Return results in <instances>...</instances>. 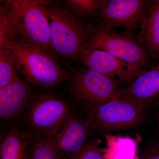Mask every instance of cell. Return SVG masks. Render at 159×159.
<instances>
[{
    "label": "cell",
    "instance_id": "obj_19",
    "mask_svg": "<svg viewBox=\"0 0 159 159\" xmlns=\"http://www.w3.org/2000/svg\"><path fill=\"white\" fill-rule=\"evenodd\" d=\"M74 159H104L99 140L94 139L89 141Z\"/></svg>",
    "mask_w": 159,
    "mask_h": 159
},
{
    "label": "cell",
    "instance_id": "obj_8",
    "mask_svg": "<svg viewBox=\"0 0 159 159\" xmlns=\"http://www.w3.org/2000/svg\"><path fill=\"white\" fill-rule=\"evenodd\" d=\"M86 68L119 83H131L145 71L143 68L114 57L105 51L89 48L86 43L79 55Z\"/></svg>",
    "mask_w": 159,
    "mask_h": 159
},
{
    "label": "cell",
    "instance_id": "obj_9",
    "mask_svg": "<svg viewBox=\"0 0 159 159\" xmlns=\"http://www.w3.org/2000/svg\"><path fill=\"white\" fill-rule=\"evenodd\" d=\"M91 128L93 126L86 117L72 112L59 127L46 135L54 142L59 159H74L88 142Z\"/></svg>",
    "mask_w": 159,
    "mask_h": 159
},
{
    "label": "cell",
    "instance_id": "obj_7",
    "mask_svg": "<svg viewBox=\"0 0 159 159\" xmlns=\"http://www.w3.org/2000/svg\"><path fill=\"white\" fill-rule=\"evenodd\" d=\"M86 44L143 68L149 62L147 51L133 37L126 33H117L102 27L91 35Z\"/></svg>",
    "mask_w": 159,
    "mask_h": 159
},
{
    "label": "cell",
    "instance_id": "obj_15",
    "mask_svg": "<svg viewBox=\"0 0 159 159\" xmlns=\"http://www.w3.org/2000/svg\"><path fill=\"white\" fill-rule=\"evenodd\" d=\"M104 159H138V143L130 137L106 136Z\"/></svg>",
    "mask_w": 159,
    "mask_h": 159
},
{
    "label": "cell",
    "instance_id": "obj_1",
    "mask_svg": "<svg viewBox=\"0 0 159 159\" xmlns=\"http://www.w3.org/2000/svg\"><path fill=\"white\" fill-rule=\"evenodd\" d=\"M44 1H9L1 13L0 44L22 43L52 55L48 24L40 7Z\"/></svg>",
    "mask_w": 159,
    "mask_h": 159
},
{
    "label": "cell",
    "instance_id": "obj_5",
    "mask_svg": "<svg viewBox=\"0 0 159 159\" xmlns=\"http://www.w3.org/2000/svg\"><path fill=\"white\" fill-rule=\"evenodd\" d=\"M83 110L93 128L108 131L136 126L144 119L147 109L127 100L113 98L98 106Z\"/></svg>",
    "mask_w": 159,
    "mask_h": 159
},
{
    "label": "cell",
    "instance_id": "obj_6",
    "mask_svg": "<svg viewBox=\"0 0 159 159\" xmlns=\"http://www.w3.org/2000/svg\"><path fill=\"white\" fill-rule=\"evenodd\" d=\"M120 89L113 80L87 68L75 71L70 85L74 99L83 109L105 103Z\"/></svg>",
    "mask_w": 159,
    "mask_h": 159
},
{
    "label": "cell",
    "instance_id": "obj_20",
    "mask_svg": "<svg viewBox=\"0 0 159 159\" xmlns=\"http://www.w3.org/2000/svg\"><path fill=\"white\" fill-rule=\"evenodd\" d=\"M143 159H159V152L148 154Z\"/></svg>",
    "mask_w": 159,
    "mask_h": 159
},
{
    "label": "cell",
    "instance_id": "obj_21",
    "mask_svg": "<svg viewBox=\"0 0 159 159\" xmlns=\"http://www.w3.org/2000/svg\"><path fill=\"white\" fill-rule=\"evenodd\" d=\"M157 2L159 4V0H158V1H157Z\"/></svg>",
    "mask_w": 159,
    "mask_h": 159
},
{
    "label": "cell",
    "instance_id": "obj_13",
    "mask_svg": "<svg viewBox=\"0 0 159 159\" xmlns=\"http://www.w3.org/2000/svg\"><path fill=\"white\" fill-rule=\"evenodd\" d=\"M29 145L27 131L8 127L1 135L0 159H29Z\"/></svg>",
    "mask_w": 159,
    "mask_h": 159
},
{
    "label": "cell",
    "instance_id": "obj_18",
    "mask_svg": "<svg viewBox=\"0 0 159 159\" xmlns=\"http://www.w3.org/2000/svg\"><path fill=\"white\" fill-rule=\"evenodd\" d=\"M69 7L77 14L88 16L99 9L101 1L96 0H68L66 1Z\"/></svg>",
    "mask_w": 159,
    "mask_h": 159
},
{
    "label": "cell",
    "instance_id": "obj_16",
    "mask_svg": "<svg viewBox=\"0 0 159 159\" xmlns=\"http://www.w3.org/2000/svg\"><path fill=\"white\" fill-rule=\"evenodd\" d=\"M29 134V159H59L57 148L50 137Z\"/></svg>",
    "mask_w": 159,
    "mask_h": 159
},
{
    "label": "cell",
    "instance_id": "obj_12",
    "mask_svg": "<svg viewBox=\"0 0 159 159\" xmlns=\"http://www.w3.org/2000/svg\"><path fill=\"white\" fill-rule=\"evenodd\" d=\"M30 87L18 78L0 89V117L7 124L24 114L31 98Z\"/></svg>",
    "mask_w": 159,
    "mask_h": 159
},
{
    "label": "cell",
    "instance_id": "obj_2",
    "mask_svg": "<svg viewBox=\"0 0 159 159\" xmlns=\"http://www.w3.org/2000/svg\"><path fill=\"white\" fill-rule=\"evenodd\" d=\"M0 45L1 48L9 51L16 68L33 85L54 87L68 78V74L53 56L40 49L13 42H4Z\"/></svg>",
    "mask_w": 159,
    "mask_h": 159
},
{
    "label": "cell",
    "instance_id": "obj_10",
    "mask_svg": "<svg viewBox=\"0 0 159 159\" xmlns=\"http://www.w3.org/2000/svg\"><path fill=\"white\" fill-rule=\"evenodd\" d=\"M145 8V2L141 0L101 1L99 9L105 24L102 27L136 29L144 19Z\"/></svg>",
    "mask_w": 159,
    "mask_h": 159
},
{
    "label": "cell",
    "instance_id": "obj_4",
    "mask_svg": "<svg viewBox=\"0 0 159 159\" xmlns=\"http://www.w3.org/2000/svg\"><path fill=\"white\" fill-rule=\"evenodd\" d=\"M72 112L61 99L39 94L30 99L24 112L25 130L31 134H48L59 127Z\"/></svg>",
    "mask_w": 159,
    "mask_h": 159
},
{
    "label": "cell",
    "instance_id": "obj_11",
    "mask_svg": "<svg viewBox=\"0 0 159 159\" xmlns=\"http://www.w3.org/2000/svg\"><path fill=\"white\" fill-rule=\"evenodd\" d=\"M113 98L127 100L146 109L159 104V64L139 75L129 86L119 89Z\"/></svg>",
    "mask_w": 159,
    "mask_h": 159
},
{
    "label": "cell",
    "instance_id": "obj_22",
    "mask_svg": "<svg viewBox=\"0 0 159 159\" xmlns=\"http://www.w3.org/2000/svg\"><path fill=\"white\" fill-rule=\"evenodd\" d=\"M158 151L159 152V151Z\"/></svg>",
    "mask_w": 159,
    "mask_h": 159
},
{
    "label": "cell",
    "instance_id": "obj_14",
    "mask_svg": "<svg viewBox=\"0 0 159 159\" xmlns=\"http://www.w3.org/2000/svg\"><path fill=\"white\" fill-rule=\"evenodd\" d=\"M141 36L147 47L149 56L159 58V4L154 1L148 9V16L142 23Z\"/></svg>",
    "mask_w": 159,
    "mask_h": 159
},
{
    "label": "cell",
    "instance_id": "obj_3",
    "mask_svg": "<svg viewBox=\"0 0 159 159\" xmlns=\"http://www.w3.org/2000/svg\"><path fill=\"white\" fill-rule=\"evenodd\" d=\"M44 1L40 4L45 15L54 51L64 57L79 56L87 43L88 31L69 11Z\"/></svg>",
    "mask_w": 159,
    "mask_h": 159
},
{
    "label": "cell",
    "instance_id": "obj_17",
    "mask_svg": "<svg viewBox=\"0 0 159 159\" xmlns=\"http://www.w3.org/2000/svg\"><path fill=\"white\" fill-rule=\"evenodd\" d=\"M15 65L11 54L2 48L0 51V89L19 78L15 73Z\"/></svg>",
    "mask_w": 159,
    "mask_h": 159
}]
</instances>
